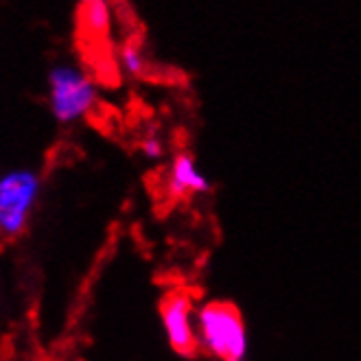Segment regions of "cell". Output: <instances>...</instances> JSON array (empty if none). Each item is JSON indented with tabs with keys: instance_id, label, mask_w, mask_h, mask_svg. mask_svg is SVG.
<instances>
[{
	"instance_id": "ba28073f",
	"label": "cell",
	"mask_w": 361,
	"mask_h": 361,
	"mask_svg": "<svg viewBox=\"0 0 361 361\" xmlns=\"http://www.w3.org/2000/svg\"><path fill=\"white\" fill-rule=\"evenodd\" d=\"M142 154L149 158H160L162 156V142L158 138H145L142 140Z\"/></svg>"
},
{
	"instance_id": "30bf717a",
	"label": "cell",
	"mask_w": 361,
	"mask_h": 361,
	"mask_svg": "<svg viewBox=\"0 0 361 361\" xmlns=\"http://www.w3.org/2000/svg\"><path fill=\"white\" fill-rule=\"evenodd\" d=\"M81 3H88V0H79V5H81Z\"/></svg>"
},
{
	"instance_id": "8992f818",
	"label": "cell",
	"mask_w": 361,
	"mask_h": 361,
	"mask_svg": "<svg viewBox=\"0 0 361 361\" xmlns=\"http://www.w3.org/2000/svg\"><path fill=\"white\" fill-rule=\"evenodd\" d=\"M79 29L88 39H105L110 31L108 0H88L79 5Z\"/></svg>"
},
{
	"instance_id": "52a82bcc",
	"label": "cell",
	"mask_w": 361,
	"mask_h": 361,
	"mask_svg": "<svg viewBox=\"0 0 361 361\" xmlns=\"http://www.w3.org/2000/svg\"><path fill=\"white\" fill-rule=\"evenodd\" d=\"M123 66H125L127 73L134 75V77L145 75L147 61H145V57H142V53H140L138 47H134V44H125L123 47Z\"/></svg>"
},
{
	"instance_id": "7a4b0ae2",
	"label": "cell",
	"mask_w": 361,
	"mask_h": 361,
	"mask_svg": "<svg viewBox=\"0 0 361 361\" xmlns=\"http://www.w3.org/2000/svg\"><path fill=\"white\" fill-rule=\"evenodd\" d=\"M39 182L31 171H13L0 178V235L18 237L29 224Z\"/></svg>"
},
{
	"instance_id": "9c48e42d",
	"label": "cell",
	"mask_w": 361,
	"mask_h": 361,
	"mask_svg": "<svg viewBox=\"0 0 361 361\" xmlns=\"http://www.w3.org/2000/svg\"><path fill=\"white\" fill-rule=\"evenodd\" d=\"M228 361H243V359H228Z\"/></svg>"
},
{
	"instance_id": "277c9868",
	"label": "cell",
	"mask_w": 361,
	"mask_h": 361,
	"mask_svg": "<svg viewBox=\"0 0 361 361\" xmlns=\"http://www.w3.org/2000/svg\"><path fill=\"white\" fill-rule=\"evenodd\" d=\"M160 317L171 348L184 357H193L200 350V342L193 320V298L188 291H169L160 302Z\"/></svg>"
},
{
	"instance_id": "3957f363",
	"label": "cell",
	"mask_w": 361,
	"mask_h": 361,
	"mask_svg": "<svg viewBox=\"0 0 361 361\" xmlns=\"http://www.w3.org/2000/svg\"><path fill=\"white\" fill-rule=\"evenodd\" d=\"M97 101L94 83L73 66L51 71V108L61 123H73L86 116Z\"/></svg>"
},
{
	"instance_id": "6da1fadb",
	"label": "cell",
	"mask_w": 361,
	"mask_h": 361,
	"mask_svg": "<svg viewBox=\"0 0 361 361\" xmlns=\"http://www.w3.org/2000/svg\"><path fill=\"white\" fill-rule=\"evenodd\" d=\"M200 348L217 359H245L247 331L239 309L230 302H208L200 309L197 320Z\"/></svg>"
},
{
	"instance_id": "5b68a950",
	"label": "cell",
	"mask_w": 361,
	"mask_h": 361,
	"mask_svg": "<svg viewBox=\"0 0 361 361\" xmlns=\"http://www.w3.org/2000/svg\"><path fill=\"white\" fill-rule=\"evenodd\" d=\"M166 188H169V193H171L173 197H184V195H190V193H204V190L210 188V184L200 173L195 160L190 158L188 154H180L173 160L171 176H169Z\"/></svg>"
}]
</instances>
